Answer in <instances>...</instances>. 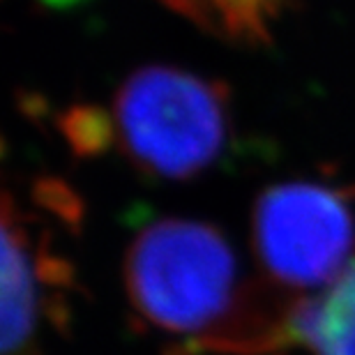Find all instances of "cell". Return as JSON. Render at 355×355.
<instances>
[{
  "instance_id": "cell-3",
  "label": "cell",
  "mask_w": 355,
  "mask_h": 355,
  "mask_svg": "<svg viewBox=\"0 0 355 355\" xmlns=\"http://www.w3.org/2000/svg\"><path fill=\"white\" fill-rule=\"evenodd\" d=\"M261 266L286 288H323L351 263L353 215L346 196L316 182L266 189L254 210Z\"/></svg>"
},
{
  "instance_id": "cell-2",
  "label": "cell",
  "mask_w": 355,
  "mask_h": 355,
  "mask_svg": "<svg viewBox=\"0 0 355 355\" xmlns=\"http://www.w3.org/2000/svg\"><path fill=\"white\" fill-rule=\"evenodd\" d=\"M118 137L134 164L166 180L212 166L229 139V99L215 81L150 65L120 86L113 104Z\"/></svg>"
},
{
  "instance_id": "cell-1",
  "label": "cell",
  "mask_w": 355,
  "mask_h": 355,
  "mask_svg": "<svg viewBox=\"0 0 355 355\" xmlns=\"http://www.w3.org/2000/svg\"><path fill=\"white\" fill-rule=\"evenodd\" d=\"M132 307L153 328L203 349L257 353L286 344L282 321L250 309L236 254L215 226L159 219L134 238L125 261Z\"/></svg>"
},
{
  "instance_id": "cell-7",
  "label": "cell",
  "mask_w": 355,
  "mask_h": 355,
  "mask_svg": "<svg viewBox=\"0 0 355 355\" xmlns=\"http://www.w3.org/2000/svg\"><path fill=\"white\" fill-rule=\"evenodd\" d=\"M46 3H51V5H72V3H76V0H46Z\"/></svg>"
},
{
  "instance_id": "cell-6",
  "label": "cell",
  "mask_w": 355,
  "mask_h": 355,
  "mask_svg": "<svg viewBox=\"0 0 355 355\" xmlns=\"http://www.w3.org/2000/svg\"><path fill=\"white\" fill-rule=\"evenodd\" d=\"M208 31L240 37L268 35L266 19L272 17L279 0H159Z\"/></svg>"
},
{
  "instance_id": "cell-5",
  "label": "cell",
  "mask_w": 355,
  "mask_h": 355,
  "mask_svg": "<svg viewBox=\"0 0 355 355\" xmlns=\"http://www.w3.org/2000/svg\"><path fill=\"white\" fill-rule=\"evenodd\" d=\"M284 332L286 344L314 355H355V259L318 293L291 304Z\"/></svg>"
},
{
  "instance_id": "cell-4",
  "label": "cell",
  "mask_w": 355,
  "mask_h": 355,
  "mask_svg": "<svg viewBox=\"0 0 355 355\" xmlns=\"http://www.w3.org/2000/svg\"><path fill=\"white\" fill-rule=\"evenodd\" d=\"M14 203L5 196L3 215V355H42L37 346L40 293L33 252Z\"/></svg>"
}]
</instances>
